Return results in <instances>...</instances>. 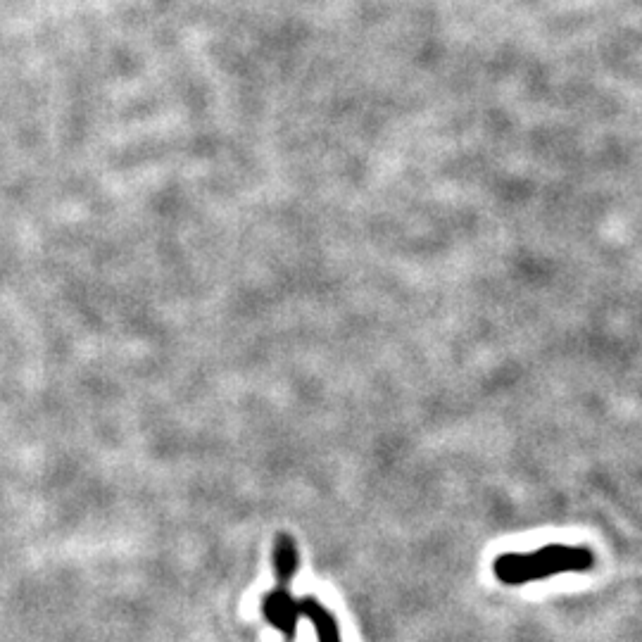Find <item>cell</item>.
Here are the masks:
<instances>
[{"instance_id": "obj_1", "label": "cell", "mask_w": 642, "mask_h": 642, "mask_svg": "<svg viewBox=\"0 0 642 642\" xmlns=\"http://www.w3.org/2000/svg\"><path fill=\"white\" fill-rule=\"evenodd\" d=\"M262 612H264V619L272 623L274 628H279L286 638H293L300 614H298V600H293L291 593H288V588H276L274 593L264 597Z\"/></svg>"}, {"instance_id": "obj_2", "label": "cell", "mask_w": 642, "mask_h": 642, "mask_svg": "<svg viewBox=\"0 0 642 642\" xmlns=\"http://www.w3.org/2000/svg\"><path fill=\"white\" fill-rule=\"evenodd\" d=\"M298 614L307 616L310 623L317 631L319 642H341V633H338V623L333 619V614L324 604H319L314 597H305V600H298Z\"/></svg>"}, {"instance_id": "obj_3", "label": "cell", "mask_w": 642, "mask_h": 642, "mask_svg": "<svg viewBox=\"0 0 642 642\" xmlns=\"http://www.w3.org/2000/svg\"><path fill=\"white\" fill-rule=\"evenodd\" d=\"M274 571L279 588H288L298 571V547H295L291 535H279L274 545Z\"/></svg>"}]
</instances>
